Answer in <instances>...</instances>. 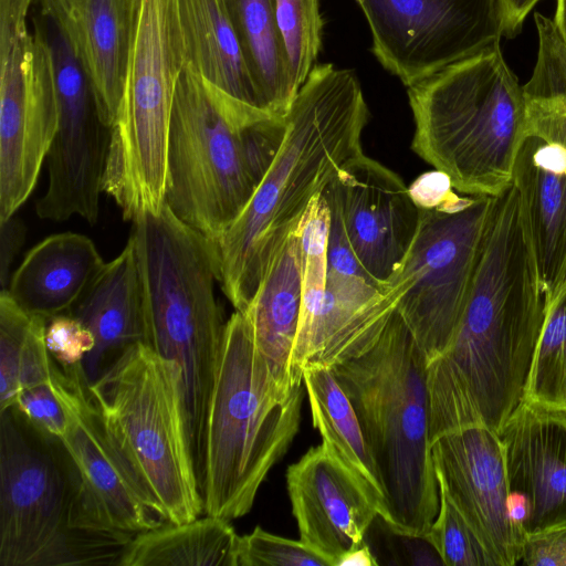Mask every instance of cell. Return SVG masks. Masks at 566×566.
<instances>
[{"label": "cell", "instance_id": "obj_1", "mask_svg": "<svg viewBox=\"0 0 566 566\" xmlns=\"http://www.w3.org/2000/svg\"><path fill=\"white\" fill-rule=\"evenodd\" d=\"M545 296L520 198H497L467 306L446 352L427 365L431 444L463 428L499 432L524 398Z\"/></svg>", "mask_w": 566, "mask_h": 566}, {"label": "cell", "instance_id": "obj_2", "mask_svg": "<svg viewBox=\"0 0 566 566\" xmlns=\"http://www.w3.org/2000/svg\"><path fill=\"white\" fill-rule=\"evenodd\" d=\"M285 119L284 139L266 175L229 229L211 240L219 284L241 313L313 199L361 153L368 107L352 71L318 64Z\"/></svg>", "mask_w": 566, "mask_h": 566}, {"label": "cell", "instance_id": "obj_3", "mask_svg": "<svg viewBox=\"0 0 566 566\" xmlns=\"http://www.w3.org/2000/svg\"><path fill=\"white\" fill-rule=\"evenodd\" d=\"M133 223L128 240L143 292L145 344L180 369L193 463L202 470L208 410L227 323L216 297L213 245L166 203Z\"/></svg>", "mask_w": 566, "mask_h": 566}, {"label": "cell", "instance_id": "obj_4", "mask_svg": "<svg viewBox=\"0 0 566 566\" xmlns=\"http://www.w3.org/2000/svg\"><path fill=\"white\" fill-rule=\"evenodd\" d=\"M427 359L395 311L364 355L332 368L349 399L378 470L385 495L381 518L394 533L426 537L439 511Z\"/></svg>", "mask_w": 566, "mask_h": 566}, {"label": "cell", "instance_id": "obj_5", "mask_svg": "<svg viewBox=\"0 0 566 566\" xmlns=\"http://www.w3.org/2000/svg\"><path fill=\"white\" fill-rule=\"evenodd\" d=\"M285 130V117L235 105L185 65L171 111L166 205L182 222L217 240L250 201Z\"/></svg>", "mask_w": 566, "mask_h": 566}, {"label": "cell", "instance_id": "obj_6", "mask_svg": "<svg viewBox=\"0 0 566 566\" xmlns=\"http://www.w3.org/2000/svg\"><path fill=\"white\" fill-rule=\"evenodd\" d=\"M412 150L465 195L499 197L511 185L526 133L523 86L500 41L408 88Z\"/></svg>", "mask_w": 566, "mask_h": 566}, {"label": "cell", "instance_id": "obj_7", "mask_svg": "<svg viewBox=\"0 0 566 566\" xmlns=\"http://www.w3.org/2000/svg\"><path fill=\"white\" fill-rule=\"evenodd\" d=\"M302 385L282 390L259 355L247 316L226 323L207 430L203 513L232 521L252 509L300 429Z\"/></svg>", "mask_w": 566, "mask_h": 566}, {"label": "cell", "instance_id": "obj_8", "mask_svg": "<svg viewBox=\"0 0 566 566\" xmlns=\"http://www.w3.org/2000/svg\"><path fill=\"white\" fill-rule=\"evenodd\" d=\"M90 389L106 434L144 502L166 523L201 516L179 367L136 343Z\"/></svg>", "mask_w": 566, "mask_h": 566}, {"label": "cell", "instance_id": "obj_9", "mask_svg": "<svg viewBox=\"0 0 566 566\" xmlns=\"http://www.w3.org/2000/svg\"><path fill=\"white\" fill-rule=\"evenodd\" d=\"M133 537L85 530L61 441L0 411V566L119 565Z\"/></svg>", "mask_w": 566, "mask_h": 566}, {"label": "cell", "instance_id": "obj_10", "mask_svg": "<svg viewBox=\"0 0 566 566\" xmlns=\"http://www.w3.org/2000/svg\"><path fill=\"white\" fill-rule=\"evenodd\" d=\"M123 92L102 182L126 217L161 208L176 85L186 65L177 0H128Z\"/></svg>", "mask_w": 566, "mask_h": 566}, {"label": "cell", "instance_id": "obj_11", "mask_svg": "<svg viewBox=\"0 0 566 566\" xmlns=\"http://www.w3.org/2000/svg\"><path fill=\"white\" fill-rule=\"evenodd\" d=\"M496 197L458 196L420 209L410 248L387 285L427 363L442 355L461 323Z\"/></svg>", "mask_w": 566, "mask_h": 566}, {"label": "cell", "instance_id": "obj_12", "mask_svg": "<svg viewBox=\"0 0 566 566\" xmlns=\"http://www.w3.org/2000/svg\"><path fill=\"white\" fill-rule=\"evenodd\" d=\"M30 21L51 57L57 105V128L46 157L49 182L36 214L52 221L78 216L94 224L111 127L103 119L94 83L59 23L34 4Z\"/></svg>", "mask_w": 566, "mask_h": 566}, {"label": "cell", "instance_id": "obj_13", "mask_svg": "<svg viewBox=\"0 0 566 566\" xmlns=\"http://www.w3.org/2000/svg\"><path fill=\"white\" fill-rule=\"evenodd\" d=\"M373 53L407 88L504 35L502 0H356Z\"/></svg>", "mask_w": 566, "mask_h": 566}, {"label": "cell", "instance_id": "obj_14", "mask_svg": "<svg viewBox=\"0 0 566 566\" xmlns=\"http://www.w3.org/2000/svg\"><path fill=\"white\" fill-rule=\"evenodd\" d=\"M52 382L65 411L59 440L77 479L82 526L135 536L166 523L144 502L112 446L82 364L63 368L53 360Z\"/></svg>", "mask_w": 566, "mask_h": 566}, {"label": "cell", "instance_id": "obj_15", "mask_svg": "<svg viewBox=\"0 0 566 566\" xmlns=\"http://www.w3.org/2000/svg\"><path fill=\"white\" fill-rule=\"evenodd\" d=\"M441 488L496 566L521 562L525 534L511 512V490L497 432L473 426L446 433L431 446Z\"/></svg>", "mask_w": 566, "mask_h": 566}, {"label": "cell", "instance_id": "obj_16", "mask_svg": "<svg viewBox=\"0 0 566 566\" xmlns=\"http://www.w3.org/2000/svg\"><path fill=\"white\" fill-rule=\"evenodd\" d=\"M337 207L349 244L367 274L385 290L415 238L420 209L401 178L361 153L322 191Z\"/></svg>", "mask_w": 566, "mask_h": 566}, {"label": "cell", "instance_id": "obj_17", "mask_svg": "<svg viewBox=\"0 0 566 566\" xmlns=\"http://www.w3.org/2000/svg\"><path fill=\"white\" fill-rule=\"evenodd\" d=\"M497 434L525 537L566 523V410L523 399Z\"/></svg>", "mask_w": 566, "mask_h": 566}, {"label": "cell", "instance_id": "obj_18", "mask_svg": "<svg viewBox=\"0 0 566 566\" xmlns=\"http://www.w3.org/2000/svg\"><path fill=\"white\" fill-rule=\"evenodd\" d=\"M32 33L28 71L0 78V221L30 197L57 128L51 57Z\"/></svg>", "mask_w": 566, "mask_h": 566}, {"label": "cell", "instance_id": "obj_19", "mask_svg": "<svg viewBox=\"0 0 566 566\" xmlns=\"http://www.w3.org/2000/svg\"><path fill=\"white\" fill-rule=\"evenodd\" d=\"M300 539L332 566L363 546L377 506L327 444L312 447L286 471Z\"/></svg>", "mask_w": 566, "mask_h": 566}, {"label": "cell", "instance_id": "obj_20", "mask_svg": "<svg viewBox=\"0 0 566 566\" xmlns=\"http://www.w3.org/2000/svg\"><path fill=\"white\" fill-rule=\"evenodd\" d=\"M512 184L521 201L546 308L566 290V149L525 134Z\"/></svg>", "mask_w": 566, "mask_h": 566}, {"label": "cell", "instance_id": "obj_21", "mask_svg": "<svg viewBox=\"0 0 566 566\" xmlns=\"http://www.w3.org/2000/svg\"><path fill=\"white\" fill-rule=\"evenodd\" d=\"M59 23L90 74L105 124L119 105L129 40L128 0H33Z\"/></svg>", "mask_w": 566, "mask_h": 566}, {"label": "cell", "instance_id": "obj_22", "mask_svg": "<svg viewBox=\"0 0 566 566\" xmlns=\"http://www.w3.org/2000/svg\"><path fill=\"white\" fill-rule=\"evenodd\" d=\"M90 329L95 346L82 363L93 382L104 369L136 343H145L142 285L130 241L105 263L85 293L67 312Z\"/></svg>", "mask_w": 566, "mask_h": 566}, {"label": "cell", "instance_id": "obj_23", "mask_svg": "<svg viewBox=\"0 0 566 566\" xmlns=\"http://www.w3.org/2000/svg\"><path fill=\"white\" fill-rule=\"evenodd\" d=\"M104 265L90 238L54 234L28 252L6 291L22 310L49 321L67 313Z\"/></svg>", "mask_w": 566, "mask_h": 566}, {"label": "cell", "instance_id": "obj_24", "mask_svg": "<svg viewBox=\"0 0 566 566\" xmlns=\"http://www.w3.org/2000/svg\"><path fill=\"white\" fill-rule=\"evenodd\" d=\"M177 8L186 65L235 105L269 113L254 86L224 0H177Z\"/></svg>", "mask_w": 566, "mask_h": 566}, {"label": "cell", "instance_id": "obj_25", "mask_svg": "<svg viewBox=\"0 0 566 566\" xmlns=\"http://www.w3.org/2000/svg\"><path fill=\"white\" fill-rule=\"evenodd\" d=\"M302 305V248L296 230L273 258L248 310L243 313L251 326L259 355L284 391L296 386L290 363L296 338Z\"/></svg>", "mask_w": 566, "mask_h": 566}, {"label": "cell", "instance_id": "obj_26", "mask_svg": "<svg viewBox=\"0 0 566 566\" xmlns=\"http://www.w3.org/2000/svg\"><path fill=\"white\" fill-rule=\"evenodd\" d=\"M303 384L313 427L359 482L382 518L386 514L384 486L349 399L332 369L306 368L303 371Z\"/></svg>", "mask_w": 566, "mask_h": 566}, {"label": "cell", "instance_id": "obj_27", "mask_svg": "<svg viewBox=\"0 0 566 566\" xmlns=\"http://www.w3.org/2000/svg\"><path fill=\"white\" fill-rule=\"evenodd\" d=\"M263 107L285 117L298 90L280 32L274 0H224Z\"/></svg>", "mask_w": 566, "mask_h": 566}, {"label": "cell", "instance_id": "obj_28", "mask_svg": "<svg viewBox=\"0 0 566 566\" xmlns=\"http://www.w3.org/2000/svg\"><path fill=\"white\" fill-rule=\"evenodd\" d=\"M239 541L230 521L205 514L135 535L118 566H239Z\"/></svg>", "mask_w": 566, "mask_h": 566}, {"label": "cell", "instance_id": "obj_29", "mask_svg": "<svg viewBox=\"0 0 566 566\" xmlns=\"http://www.w3.org/2000/svg\"><path fill=\"white\" fill-rule=\"evenodd\" d=\"M48 321L22 310L0 293V411L12 407L25 388L52 379L53 359L45 344Z\"/></svg>", "mask_w": 566, "mask_h": 566}, {"label": "cell", "instance_id": "obj_30", "mask_svg": "<svg viewBox=\"0 0 566 566\" xmlns=\"http://www.w3.org/2000/svg\"><path fill=\"white\" fill-rule=\"evenodd\" d=\"M523 399L566 410V290L545 308Z\"/></svg>", "mask_w": 566, "mask_h": 566}, {"label": "cell", "instance_id": "obj_31", "mask_svg": "<svg viewBox=\"0 0 566 566\" xmlns=\"http://www.w3.org/2000/svg\"><path fill=\"white\" fill-rule=\"evenodd\" d=\"M275 15L297 90L314 67L321 44L323 19L319 0H274Z\"/></svg>", "mask_w": 566, "mask_h": 566}, {"label": "cell", "instance_id": "obj_32", "mask_svg": "<svg viewBox=\"0 0 566 566\" xmlns=\"http://www.w3.org/2000/svg\"><path fill=\"white\" fill-rule=\"evenodd\" d=\"M447 566H496L447 493L439 488V511L426 536Z\"/></svg>", "mask_w": 566, "mask_h": 566}, {"label": "cell", "instance_id": "obj_33", "mask_svg": "<svg viewBox=\"0 0 566 566\" xmlns=\"http://www.w3.org/2000/svg\"><path fill=\"white\" fill-rule=\"evenodd\" d=\"M239 566H332L301 539L274 535L256 526L250 534L240 536Z\"/></svg>", "mask_w": 566, "mask_h": 566}, {"label": "cell", "instance_id": "obj_34", "mask_svg": "<svg viewBox=\"0 0 566 566\" xmlns=\"http://www.w3.org/2000/svg\"><path fill=\"white\" fill-rule=\"evenodd\" d=\"M45 344L53 360L66 368L83 363L94 348L95 338L77 318L64 313L48 321Z\"/></svg>", "mask_w": 566, "mask_h": 566}, {"label": "cell", "instance_id": "obj_35", "mask_svg": "<svg viewBox=\"0 0 566 566\" xmlns=\"http://www.w3.org/2000/svg\"><path fill=\"white\" fill-rule=\"evenodd\" d=\"M12 407L42 433L56 439L64 434L65 411L56 396L52 379L23 389Z\"/></svg>", "mask_w": 566, "mask_h": 566}, {"label": "cell", "instance_id": "obj_36", "mask_svg": "<svg viewBox=\"0 0 566 566\" xmlns=\"http://www.w3.org/2000/svg\"><path fill=\"white\" fill-rule=\"evenodd\" d=\"M521 562L530 566H566V523L527 535Z\"/></svg>", "mask_w": 566, "mask_h": 566}, {"label": "cell", "instance_id": "obj_37", "mask_svg": "<svg viewBox=\"0 0 566 566\" xmlns=\"http://www.w3.org/2000/svg\"><path fill=\"white\" fill-rule=\"evenodd\" d=\"M408 189L419 209H430L448 199L454 188L444 172L434 169L420 175Z\"/></svg>", "mask_w": 566, "mask_h": 566}, {"label": "cell", "instance_id": "obj_38", "mask_svg": "<svg viewBox=\"0 0 566 566\" xmlns=\"http://www.w3.org/2000/svg\"><path fill=\"white\" fill-rule=\"evenodd\" d=\"M27 237V227L15 216L0 221V285L7 290L10 282V269L19 254Z\"/></svg>", "mask_w": 566, "mask_h": 566}, {"label": "cell", "instance_id": "obj_39", "mask_svg": "<svg viewBox=\"0 0 566 566\" xmlns=\"http://www.w3.org/2000/svg\"><path fill=\"white\" fill-rule=\"evenodd\" d=\"M538 1L539 0H502L505 17L504 35L510 38L514 36L521 30L526 15Z\"/></svg>", "mask_w": 566, "mask_h": 566}, {"label": "cell", "instance_id": "obj_40", "mask_svg": "<svg viewBox=\"0 0 566 566\" xmlns=\"http://www.w3.org/2000/svg\"><path fill=\"white\" fill-rule=\"evenodd\" d=\"M343 565H379V562L376 559V557L371 554L369 547L365 543L363 546L347 553L345 556H343L337 566Z\"/></svg>", "mask_w": 566, "mask_h": 566}, {"label": "cell", "instance_id": "obj_41", "mask_svg": "<svg viewBox=\"0 0 566 566\" xmlns=\"http://www.w3.org/2000/svg\"><path fill=\"white\" fill-rule=\"evenodd\" d=\"M554 25L566 45V0H557Z\"/></svg>", "mask_w": 566, "mask_h": 566}]
</instances>
